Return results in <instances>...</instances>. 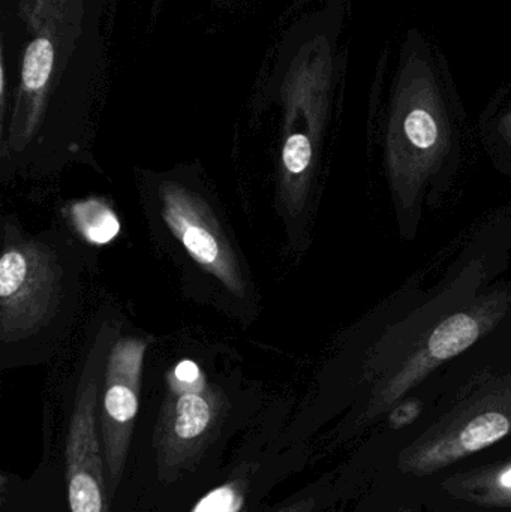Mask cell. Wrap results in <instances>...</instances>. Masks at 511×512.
<instances>
[{
	"instance_id": "obj_1",
	"label": "cell",
	"mask_w": 511,
	"mask_h": 512,
	"mask_svg": "<svg viewBox=\"0 0 511 512\" xmlns=\"http://www.w3.org/2000/svg\"><path fill=\"white\" fill-rule=\"evenodd\" d=\"M380 143L396 230L410 243L461 188L470 162L465 123L434 78L408 75L396 87Z\"/></svg>"
},
{
	"instance_id": "obj_2",
	"label": "cell",
	"mask_w": 511,
	"mask_h": 512,
	"mask_svg": "<svg viewBox=\"0 0 511 512\" xmlns=\"http://www.w3.org/2000/svg\"><path fill=\"white\" fill-rule=\"evenodd\" d=\"M141 198L156 245L180 270L183 291L239 321H254L258 295L248 262L204 177L194 168L150 173Z\"/></svg>"
},
{
	"instance_id": "obj_3",
	"label": "cell",
	"mask_w": 511,
	"mask_h": 512,
	"mask_svg": "<svg viewBox=\"0 0 511 512\" xmlns=\"http://www.w3.org/2000/svg\"><path fill=\"white\" fill-rule=\"evenodd\" d=\"M81 252L66 231L30 234L17 219L2 221L0 364H38L56 352L71 328L81 294Z\"/></svg>"
},
{
	"instance_id": "obj_4",
	"label": "cell",
	"mask_w": 511,
	"mask_h": 512,
	"mask_svg": "<svg viewBox=\"0 0 511 512\" xmlns=\"http://www.w3.org/2000/svg\"><path fill=\"white\" fill-rule=\"evenodd\" d=\"M206 354L182 355L165 372L164 397L153 432L156 477L165 486L197 468L230 409L221 379L204 363Z\"/></svg>"
},
{
	"instance_id": "obj_5",
	"label": "cell",
	"mask_w": 511,
	"mask_h": 512,
	"mask_svg": "<svg viewBox=\"0 0 511 512\" xmlns=\"http://www.w3.org/2000/svg\"><path fill=\"white\" fill-rule=\"evenodd\" d=\"M510 310L511 280L503 279L473 303L447 315L393 369L363 391L354 423L368 426L389 414L431 376L492 333Z\"/></svg>"
},
{
	"instance_id": "obj_6",
	"label": "cell",
	"mask_w": 511,
	"mask_h": 512,
	"mask_svg": "<svg viewBox=\"0 0 511 512\" xmlns=\"http://www.w3.org/2000/svg\"><path fill=\"white\" fill-rule=\"evenodd\" d=\"M116 316H104L90 331L75 385L65 445V475L71 512H111L99 403L111 346L120 333Z\"/></svg>"
},
{
	"instance_id": "obj_7",
	"label": "cell",
	"mask_w": 511,
	"mask_h": 512,
	"mask_svg": "<svg viewBox=\"0 0 511 512\" xmlns=\"http://www.w3.org/2000/svg\"><path fill=\"white\" fill-rule=\"evenodd\" d=\"M150 340L138 334H117L105 367L99 433L104 450L108 493L116 495L134 436L135 421L140 409L141 384Z\"/></svg>"
},
{
	"instance_id": "obj_8",
	"label": "cell",
	"mask_w": 511,
	"mask_h": 512,
	"mask_svg": "<svg viewBox=\"0 0 511 512\" xmlns=\"http://www.w3.org/2000/svg\"><path fill=\"white\" fill-rule=\"evenodd\" d=\"M479 140L492 167L511 177V101L485 113L480 120Z\"/></svg>"
},
{
	"instance_id": "obj_9",
	"label": "cell",
	"mask_w": 511,
	"mask_h": 512,
	"mask_svg": "<svg viewBox=\"0 0 511 512\" xmlns=\"http://www.w3.org/2000/svg\"><path fill=\"white\" fill-rule=\"evenodd\" d=\"M69 213L75 230L92 245H107L119 234V218L104 201L96 198L77 201Z\"/></svg>"
},
{
	"instance_id": "obj_10",
	"label": "cell",
	"mask_w": 511,
	"mask_h": 512,
	"mask_svg": "<svg viewBox=\"0 0 511 512\" xmlns=\"http://www.w3.org/2000/svg\"><path fill=\"white\" fill-rule=\"evenodd\" d=\"M458 490L488 505H511V463L488 472L464 477Z\"/></svg>"
},
{
	"instance_id": "obj_11",
	"label": "cell",
	"mask_w": 511,
	"mask_h": 512,
	"mask_svg": "<svg viewBox=\"0 0 511 512\" xmlns=\"http://www.w3.org/2000/svg\"><path fill=\"white\" fill-rule=\"evenodd\" d=\"M248 489L249 474L243 472L239 477L210 490L195 504L191 512H240L245 504Z\"/></svg>"
},
{
	"instance_id": "obj_12",
	"label": "cell",
	"mask_w": 511,
	"mask_h": 512,
	"mask_svg": "<svg viewBox=\"0 0 511 512\" xmlns=\"http://www.w3.org/2000/svg\"><path fill=\"white\" fill-rule=\"evenodd\" d=\"M53 45L48 39L39 38L27 48L23 63V83L27 90L42 89L50 77L53 66Z\"/></svg>"
},
{
	"instance_id": "obj_13",
	"label": "cell",
	"mask_w": 511,
	"mask_h": 512,
	"mask_svg": "<svg viewBox=\"0 0 511 512\" xmlns=\"http://www.w3.org/2000/svg\"><path fill=\"white\" fill-rule=\"evenodd\" d=\"M315 507V501L312 498H303L293 504L285 505L278 512H312Z\"/></svg>"
}]
</instances>
